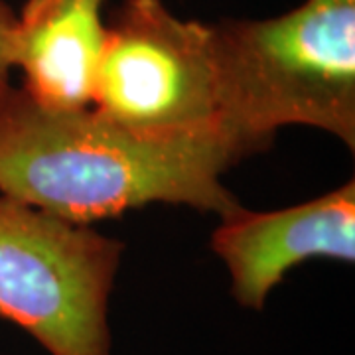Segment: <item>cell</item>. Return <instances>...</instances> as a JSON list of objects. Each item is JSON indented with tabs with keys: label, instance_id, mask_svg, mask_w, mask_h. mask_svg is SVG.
Returning a JSON list of instances; mask_svg holds the SVG:
<instances>
[{
	"label": "cell",
	"instance_id": "cell-1",
	"mask_svg": "<svg viewBox=\"0 0 355 355\" xmlns=\"http://www.w3.org/2000/svg\"><path fill=\"white\" fill-rule=\"evenodd\" d=\"M253 142L223 127L180 140H146L91 107L51 111L10 87L0 101V196L76 223L153 203L225 217L243 207L223 176Z\"/></svg>",
	"mask_w": 355,
	"mask_h": 355
},
{
	"label": "cell",
	"instance_id": "cell-2",
	"mask_svg": "<svg viewBox=\"0 0 355 355\" xmlns=\"http://www.w3.org/2000/svg\"><path fill=\"white\" fill-rule=\"evenodd\" d=\"M223 125L266 150L282 127L355 150V0H304L265 20L211 24Z\"/></svg>",
	"mask_w": 355,
	"mask_h": 355
},
{
	"label": "cell",
	"instance_id": "cell-3",
	"mask_svg": "<svg viewBox=\"0 0 355 355\" xmlns=\"http://www.w3.org/2000/svg\"><path fill=\"white\" fill-rule=\"evenodd\" d=\"M125 243L0 196V318L50 355H113L109 304Z\"/></svg>",
	"mask_w": 355,
	"mask_h": 355
},
{
	"label": "cell",
	"instance_id": "cell-4",
	"mask_svg": "<svg viewBox=\"0 0 355 355\" xmlns=\"http://www.w3.org/2000/svg\"><path fill=\"white\" fill-rule=\"evenodd\" d=\"M91 109L146 140L225 127L211 24L180 18L164 0H123L107 22Z\"/></svg>",
	"mask_w": 355,
	"mask_h": 355
},
{
	"label": "cell",
	"instance_id": "cell-5",
	"mask_svg": "<svg viewBox=\"0 0 355 355\" xmlns=\"http://www.w3.org/2000/svg\"><path fill=\"white\" fill-rule=\"evenodd\" d=\"M211 251L223 261L231 296L261 312L294 266L312 259L355 261V182L314 200L275 211H237L221 217Z\"/></svg>",
	"mask_w": 355,
	"mask_h": 355
},
{
	"label": "cell",
	"instance_id": "cell-6",
	"mask_svg": "<svg viewBox=\"0 0 355 355\" xmlns=\"http://www.w3.org/2000/svg\"><path fill=\"white\" fill-rule=\"evenodd\" d=\"M107 0H26L12 28L20 89L51 111L89 109L107 38Z\"/></svg>",
	"mask_w": 355,
	"mask_h": 355
},
{
	"label": "cell",
	"instance_id": "cell-7",
	"mask_svg": "<svg viewBox=\"0 0 355 355\" xmlns=\"http://www.w3.org/2000/svg\"><path fill=\"white\" fill-rule=\"evenodd\" d=\"M16 22V12L6 0H0V101L10 91L12 76V28Z\"/></svg>",
	"mask_w": 355,
	"mask_h": 355
}]
</instances>
